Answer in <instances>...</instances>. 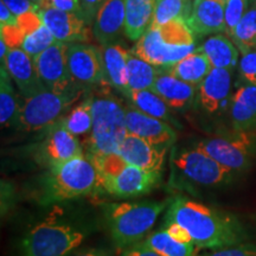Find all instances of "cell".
Masks as SVG:
<instances>
[{
    "mask_svg": "<svg viewBox=\"0 0 256 256\" xmlns=\"http://www.w3.org/2000/svg\"><path fill=\"white\" fill-rule=\"evenodd\" d=\"M166 222L183 226L200 249H220L240 244L247 238L242 224L232 214L217 210L185 196L170 203Z\"/></svg>",
    "mask_w": 256,
    "mask_h": 256,
    "instance_id": "1",
    "label": "cell"
},
{
    "mask_svg": "<svg viewBox=\"0 0 256 256\" xmlns=\"http://www.w3.org/2000/svg\"><path fill=\"white\" fill-rule=\"evenodd\" d=\"M100 190V176L92 159L78 156L54 168L38 179L36 198L38 203H52L78 198Z\"/></svg>",
    "mask_w": 256,
    "mask_h": 256,
    "instance_id": "2",
    "label": "cell"
},
{
    "mask_svg": "<svg viewBox=\"0 0 256 256\" xmlns=\"http://www.w3.org/2000/svg\"><path fill=\"white\" fill-rule=\"evenodd\" d=\"M168 204V200L104 204L106 220L116 249L124 252L130 246L142 241L151 232L159 215L166 209Z\"/></svg>",
    "mask_w": 256,
    "mask_h": 256,
    "instance_id": "3",
    "label": "cell"
},
{
    "mask_svg": "<svg viewBox=\"0 0 256 256\" xmlns=\"http://www.w3.org/2000/svg\"><path fill=\"white\" fill-rule=\"evenodd\" d=\"M87 238V230L56 211L34 226L19 243L20 256H68Z\"/></svg>",
    "mask_w": 256,
    "mask_h": 256,
    "instance_id": "4",
    "label": "cell"
},
{
    "mask_svg": "<svg viewBox=\"0 0 256 256\" xmlns=\"http://www.w3.org/2000/svg\"><path fill=\"white\" fill-rule=\"evenodd\" d=\"M171 182L182 188H215L232 182L234 172L196 146L174 148L171 153Z\"/></svg>",
    "mask_w": 256,
    "mask_h": 256,
    "instance_id": "5",
    "label": "cell"
},
{
    "mask_svg": "<svg viewBox=\"0 0 256 256\" xmlns=\"http://www.w3.org/2000/svg\"><path fill=\"white\" fill-rule=\"evenodd\" d=\"M92 118L87 156L116 152L128 133L126 107L113 95L98 94L92 96Z\"/></svg>",
    "mask_w": 256,
    "mask_h": 256,
    "instance_id": "6",
    "label": "cell"
},
{
    "mask_svg": "<svg viewBox=\"0 0 256 256\" xmlns=\"http://www.w3.org/2000/svg\"><path fill=\"white\" fill-rule=\"evenodd\" d=\"M80 92L58 94L44 88L24 98L20 104L17 126L26 132L46 130L62 118V114L78 98Z\"/></svg>",
    "mask_w": 256,
    "mask_h": 256,
    "instance_id": "7",
    "label": "cell"
},
{
    "mask_svg": "<svg viewBox=\"0 0 256 256\" xmlns=\"http://www.w3.org/2000/svg\"><path fill=\"white\" fill-rule=\"evenodd\" d=\"M234 174L250 168L256 151V133L234 130L232 134L204 138L194 144Z\"/></svg>",
    "mask_w": 256,
    "mask_h": 256,
    "instance_id": "8",
    "label": "cell"
},
{
    "mask_svg": "<svg viewBox=\"0 0 256 256\" xmlns=\"http://www.w3.org/2000/svg\"><path fill=\"white\" fill-rule=\"evenodd\" d=\"M86 156L78 138L64 124L63 118L46 128L43 139L36 144L34 158L43 168H50L69 160Z\"/></svg>",
    "mask_w": 256,
    "mask_h": 256,
    "instance_id": "9",
    "label": "cell"
},
{
    "mask_svg": "<svg viewBox=\"0 0 256 256\" xmlns=\"http://www.w3.org/2000/svg\"><path fill=\"white\" fill-rule=\"evenodd\" d=\"M69 44L56 40L52 46L34 57L38 75L44 87L58 94L80 92L68 64Z\"/></svg>",
    "mask_w": 256,
    "mask_h": 256,
    "instance_id": "10",
    "label": "cell"
},
{
    "mask_svg": "<svg viewBox=\"0 0 256 256\" xmlns=\"http://www.w3.org/2000/svg\"><path fill=\"white\" fill-rule=\"evenodd\" d=\"M162 176V172H148L126 162L114 174L100 177V190L120 200L140 197L158 186Z\"/></svg>",
    "mask_w": 256,
    "mask_h": 256,
    "instance_id": "11",
    "label": "cell"
},
{
    "mask_svg": "<svg viewBox=\"0 0 256 256\" xmlns=\"http://www.w3.org/2000/svg\"><path fill=\"white\" fill-rule=\"evenodd\" d=\"M68 64L74 81L78 84L108 86L102 52L98 48L82 43L69 44Z\"/></svg>",
    "mask_w": 256,
    "mask_h": 256,
    "instance_id": "12",
    "label": "cell"
},
{
    "mask_svg": "<svg viewBox=\"0 0 256 256\" xmlns=\"http://www.w3.org/2000/svg\"><path fill=\"white\" fill-rule=\"evenodd\" d=\"M196 50V46H171L160 36L158 28H148L130 50L146 62L168 68Z\"/></svg>",
    "mask_w": 256,
    "mask_h": 256,
    "instance_id": "13",
    "label": "cell"
},
{
    "mask_svg": "<svg viewBox=\"0 0 256 256\" xmlns=\"http://www.w3.org/2000/svg\"><path fill=\"white\" fill-rule=\"evenodd\" d=\"M126 126L128 133L156 146L170 147L177 140V133L172 124L144 113L134 106L126 107Z\"/></svg>",
    "mask_w": 256,
    "mask_h": 256,
    "instance_id": "14",
    "label": "cell"
},
{
    "mask_svg": "<svg viewBox=\"0 0 256 256\" xmlns=\"http://www.w3.org/2000/svg\"><path fill=\"white\" fill-rule=\"evenodd\" d=\"M232 70L212 68L198 86V101L202 110L209 114H220L232 101Z\"/></svg>",
    "mask_w": 256,
    "mask_h": 256,
    "instance_id": "15",
    "label": "cell"
},
{
    "mask_svg": "<svg viewBox=\"0 0 256 256\" xmlns=\"http://www.w3.org/2000/svg\"><path fill=\"white\" fill-rule=\"evenodd\" d=\"M40 14L56 40L69 44L84 43L90 40L88 24L81 16L52 6L40 10Z\"/></svg>",
    "mask_w": 256,
    "mask_h": 256,
    "instance_id": "16",
    "label": "cell"
},
{
    "mask_svg": "<svg viewBox=\"0 0 256 256\" xmlns=\"http://www.w3.org/2000/svg\"><path fill=\"white\" fill-rule=\"evenodd\" d=\"M168 148V147L152 145L142 138L127 133L118 147L116 153H119L128 164L148 172L162 174Z\"/></svg>",
    "mask_w": 256,
    "mask_h": 256,
    "instance_id": "17",
    "label": "cell"
},
{
    "mask_svg": "<svg viewBox=\"0 0 256 256\" xmlns=\"http://www.w3.org/2000/svg\"><path fill=\"white\" fill-rule=\"evenodd\" d=\"M2 66L8 69L24 98H30L46 88L38 75L34 58L22 48H11Z\"/></svg>",
    "mask_w": 256,
    "mask_h": 256,
    "instance_id": "18",
    "label": "cell"
},
{
    "mask_svg": "<svg viewBox=\"0 0 256 256\" xmlns=\"http://www.w3.org/2000/svg\"><path fill=\"white\" fill-rule=\"evenodd\" d=\"M226 0H194L188 24L194 36L226 31Z\"/></svg>",
    "mask_w": 256,
    "mask_h": 256,
    "instance_id": "19",
    "label": "cell"
},
{
    "mask_svg": "<svg viewBox=\"0 0 256 256\" xmlns=\"http://www.w3.org/2000/svg\"><path fill=\"white\" fill-rule=\"evenodd\" d=\"M126 6L124 0H104L96 14L92 31L98 43H113L121 34H124Z\"/></svg>",
    "mask_w": 256,
    "mask_h": 256,
    "instance_id": "20",
    "label": "cell"
},
{
    "mask_svg": "<svg viewBox=\"0 0 256 256\" xmlns=\"http://www.w3.org/2000/svg\"><path fill=\"white\" fill-rule=\"evenodd\" d=\"M151 90L158 94L171 110H185L194 104L198 87L182 81L160 68Z\"/></svg>",
    "mask_w": 256,
    "mask_h": 256,
    "instance_id": "21",
    "label": "cell"
},
{
    "mask_svg": "<svg viewBox=\"0 0 256 256\" xmlns=\"http://www.w3.org/2000/svg\"><path fill=\"white\" fill-rule=\"evenodd\" d=\"M234 130L256 133V86L246 84L234 92L229 106Z\"/></svg>",
    "mask_w": 256,
    "mask_h": 256,
    "instance_id": "22",
    "label": "cell"
},
{
    "mask_svg": "<svg viewBox=\"0 0 256 256\" xmlns=\"http://www.w3.org/2000/svg\"><path fill=\"white\" fill-rule=\"evenodd\" d=\"M104 78L108 86L126 95L128 90V51L122 44L110 43L101 48Z\"/></svg>",
    "mask_w": 256,
    "mask_h": 256,
    "instance_id": "23",
    "label": "cell"
},
{
    "mask_svg": "<svg viewBox=\"0 0 256 256\" xmlns=\"http://www.w3.org/2000/svg\"><path fill=\"white\" fill-rule=\"evenodd\" d=\"M162 69L182 81L198 87L212 70V66L206 54L197 48L183 60Z\"/></svg>",
    "mask_w": 256,
    "mask_h": 256,
    "instance_id": "24",
    "label": "cell"
},
{
    "mask_svg": "<svg viewBox=\"0 0 256 256\" xmlns=\"http://www.w3.org/2000/svg\"><path fill=\"white\" fill-rule=\"evenodd\" d=\"M156 0H124L126 19L124 34L130 40H139L151 26Z\"/></svg>",
    "mask_w": 256,
    "mask_h": 256,
    "instance_id": "25",
    "label": "cell"
},
{
    "mask_svg": "<svg viewBox=\"0 0 256 256\" xmlns=\"http://www.w3.org/2000/svg\"><path fill=\"white\" fill-rule=\"evenodd\" d=\"M200 49L208 56L212 68L232 70L238 62V48L232 40L223 34H215L202 44Z\"/></svg>",
    "mask_w": 256,
    "mask_h": 256,
    "instance_id": "26",
    "label": "cell"
},
{
    "mask_svg": "<svg viewBox=\"0 0 256 256\" xmlns=\"http://www.w3.org/2000/svg\"><path fill=\"white\" fill-rule=\"evenodd\" d=\"M133 106L144 113L154 116L156 119L164 120L170 124H177L174 118L172 116L171 108L166 104L158 94L151 89H144V90H130L126 94Z\"/></svg>",
    "mask_w": 256,
    "mask_h": 256,
    "instance_id": "27",
    "label": "cell"
},
{
    "mask_svg": "<svg viewBox=\"0 0 256 256\" xmlns=\"http://www.w3.org/2000/svg\"><path fill=\"white\" fill-rule=\"evenodd\" d=\"M142 242L162 256H197L198 248L194 243L179 242L171 238L165 229L148 234Z\"/></svg>",
    "mask_w": 256,
    "mask_h": 256,
    "instance_id": "28",
    "label": "cell"
},
{
    "mask_svg": "<svg viewBox=\"0 0 256 256\" xmlns=\"http://www.w3.org/2000/svg\"><path fill=\"white\" fill-rule=\"evenodd\" d=\"M160 68L146 62L130 51L128 57V90L152 89ZM126 92V94H127Z\"/></svg>",
    "mask_w": 256,
    "mask_h": 256,
    "instance_id": "29",
    "label": "cell"
},
{
    "mask_svg": "<svg viewBox=\"0 0 256 256\" xmlns=\"http://www.w3.org/2000/svg\"><path fill=\"white\" fill-rule=\"evenodd\" d=\"M20 104L16 98L14 88L12 86V78L5 66L0 69V121L2 126L11 124H17Z\"/></svg>",
    "mask_w": 256,
    "mask_h": 256,
    "instance_id": "30",
    "label": "cell"
},
{
    "mask_svg": "<svg viewBox=\"0 0 256 256\" xmlns=\"http://www.w3.org/2000/svg\"><path fill=\"white\" fill-rule=\"evenodd\" d=\"M192 5V0H156L150 28H159L174 19L188 20L191 14Z\"/></svg>",
    "mask_w": 256,
    "mask_h": 256,
    "instance_id": "31",
    "label": "cell"
},
{
    "mask_svg": "<svg viewBox=\"0 0 256 256\" xmlns=\"http://www.w3.org/2000/svg\"><path fill=\"white\" fill-rule=\"evenodd\" d=\"M230 38L242 55L256 49V6H252L246 12Z\"/></svg>",
    "mask_w": 256,
    "mask_h": 256,
    "instance_id": "32",
    "label": "cell"
},
{
    "mask_svg": "<svg viewBox=\"0 0 256 256\" xmlns=\"http://www.w3.org/2000/svg\"><path fill=\"white\" fill-rule=\"evenodd\" d=\"M64 124L68 130L76 136L90 134L92 128V96L84 98L72 112L63 118Z\"/></svg>",
    "mask_w": 256,
    "mask_h": 256,
    "instance_id": "33",
    "label": "cell"
},
{
    "mask_svg": "<svg viewBox=\"0 0 256 256\" xmlns=\"http://www.w3.org/2000/svg\"><path fill=\"white\" fill-rule=\"evenodd\" d=\"M55 42L56 38L54 37L51 31L43 23L40 28L25 36L20 48L34 58V57L43 52L44 50L52 46Z\"/></svg>",
    "mask_w": 256,
    "mask_h": 256,
    "instance_id": "34",
    "label": "cell"
},
{
    "mask_svg": "<svg viewBox=\"0 0 256 256\" xmlns=\"http://www.w3.org/2000/svg\"><path fill=\"white\" fill-rule=\"evenodd\" d=\"M248 11V0H226V34L230 37Z\"/></svg>",
    "mask_w": 256,
    "mask_h": 256,
    "instance_id": "35",
    "label": "cell"
},
{
    "mask_svg": "<svg viewBox=\"0 0 256 256\" xmlns=\"http://www.w3.org/2000/svg\"><path fill=\"white\" fill-rule=\"evenodd\" d=\"M200 256H256V244L243 242L230 247L214 249Z\"/></svg>",
    "mask_w": 256,
    "mask_h": 256,
    "instance_id": "36",
    "label": "cell"
},
{
    "mask_svg": "<svg viewBox=\"0 0 256 256\" xmlns=\"http://www.w3.org/2000/svg\"><path fill=\"white\" fill-rule=\"evenodd\" d=\"M238 69L243 81L256 86V49L243 54L240 60Z\"/></svg>",
    "mask_w": 256,
    "mask_h": 256,
    "instance_id": "37",
    "label": "cell"
},
{
    "mask_svg": "<svg viewBox=\"0 0 256 256\" xmlns=\"http://www.w3.org/2000/svg\"><path fill=\"white\" fill-rule=\"evenodd\" d=\"M0 37L5 40L10 49L11 48H20L25 38V34L19 28L18 24L0 25Z\"/></svg>",
    "mask_w": 256,
    "mask_h": 256,
    "instance_id": "38",
    "label": "cell"
},
{
    "mask_svg": "<svg viewBox=\"0 0 256 256\" xmlns=\"http://www.w3.org/2000/svg\"><path fill=\"white\" fill-rule=\"evenodd\" d=\"M2 2H5V5L11 10V12L16 17H19V16L26 14L28 11H34V10L38 11V6L34 5L30 0H2Z\"/></svg>",
    "mask_w": 256,
    "mask_h": 256,
    "instance_id": "39",
    "label": "cell"
},
{
    "mask_svg": "<svg viewBox=\"0 0 256 256\" xmlns=\"http://www.w3.org/2000/svg\"><path fill=\"white\" fill-rule=\"evenodd\" d=\"M164 229L168 232V234L171 236V238H174L179 242L194 243L192 242L190 234H188V230L185 229L183 226H180V224L176 222H166Z\"/></svg>",
    "mask_w": 256,
    "mask_h": 256,
    "instance_id": "40",
    "label": "cell"
},
{
    "mask_svg": "<svg viewBox=\"0 0 256 256\" xmlns=\"http://www.w3.org/2000/svg\"><path fill=\"white\" fill-rule=\"evenodd\" d=\"M104 0H81L83 19L87 22L88 25L94 23L96 14Z\"/></svg>",
    "mask_w": 256,
    "mask_h": 256,
    "instance_id": "41",
    "label": "cell"
},
{
    "mask_svg": "<svg viewBox=\"0 0 256 256\" xmlns=\"http://www.w3.org/2000/svg\"><path fill=\"white\" fill-rule=\"evenodd\" d=\"M50 5L63 11L74 12V14L81 16L83 18L81 0H49Z\"/></svg>",
    "mask_w": 256,
    "mask_h": 256,
    "instance_id": "42",
    "label": "cell"
},
{
    "mask_svg": "<svg viewBox=\"0 0 256 256\" xmlns=\"http://www.w3.org/2000/svg\"><path fill=\"white\" fill-rule=\"evenodd\" d=\"M121 256H162L158 252L153 250L144 243L142 241L130 246L127 249H124Z\"/></svg>",
    "mask_w": 256,
    "mask_h": 256,
    "instance_id": "43",
    "label": "cell"
},
{
    "mask_svg": "<svg viewBox=\"0 0 256 256\" xmlns=\"http://www.w3.org/2000/svg\"><path fill=\"white\" fill-rule=\"evenodd\" d=\"M18 24V19L12 14L11 10L5 5L4 2H0V25Z\"/></svg>",
    "mask_w": 256,
    "mask_h": 256,
    "instance_id": "44",
    "label": "cell"
},
{
    "mask_svg": "<svg viewBox=\"0 0 256 256\" xmlns=\"http://www.w3.org/2000/svg\"><path fill=\"white\" fill-rule=\"evenodd\" d=\"M72 256H107V254H106L104 252L100 250V249L89 248V249H84V250L78 252Z\"/></svg>",
    "mask_w": 256,
    "mask_h": 256,
    "instance_id": "45",
    "label": "cell"
},
{
    "mask_svg": "<svg viewBox=\"0 0 256 256\" xmlns=\"http://www.w3.org/2000/svg\"><path fill=\"white\" fill-rule=\"evenodd\" d=\"M30 2H32L34 5L38 6V11L42 8H49V6H51L49 0H30Z\"/></svg>",
    "mask_w": 256,
    "mask_h": 256,
    "instance_id": "46",
    "label": "cell"
},
{
    "mask_svg": "<svg viewBox=\"0 0 256 256\" xmlns=\"http://www.w3.org/2000/svg\"><path fill=\"white\" fill-rule=\"evenodd\" d=\"M252 6H256V0H252Z\"/></svg>",
    "mask_w": 256,
    "mask_h": 256,
    "instance_id": "47",
    "label": "cell"
}]
</instances>
